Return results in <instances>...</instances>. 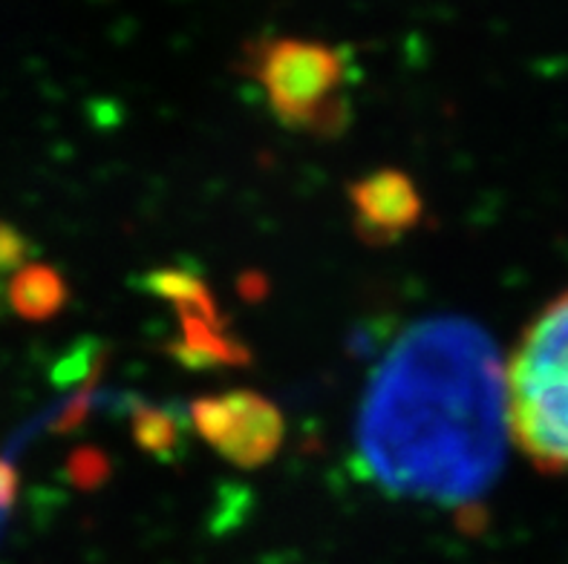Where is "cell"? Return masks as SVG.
Instances as JSON below:
<instances>
[{
  "label": "cell",
  "instance_id": "6",
  "mask_svg": "<svg viewBox=\"0 0 568 564\" xmlns=\"http://www.w3.org/2000/svg\"><path fill=\"white\" fill-rule=\"evenodd\" d=\"M7 300L14 315L23 320H50L67 302L64 277L52 265L27 263L9 279Z\"/></svg>",
  "mask_w": 568,
  "mask_h": 564
},
{
  "label": "cell",
  "instance_id": "4",
  "mask_svg": "<svg viewBox=\"0 0 568 564\" xmlns=\"http://www.w3.org/2000/svg\"><path fill=\"white\" fill-rule=\"evenodd\" d=\"M191 421L220 455L245 470L272 461L283 443V414L272 400L248 389L196 400Z\"/></svg>",
  "mask_w": 568,
  "mask_h": 564
},
{
  "label": "cell",
  "instance_id": "8",
  "mask_svg": "<svg viewBox=\"0 0 568 564\" xmlns=\"http://www.w3.org/2000/svg\"><path fill=\"white\" fill-rule=\"evenodd\" d=\"M136 435L148 450L162 452L168 443L173 441V429L168 427V421L162 414H139Z\"/></svg>",
  "mask_w": 568,
  "mask_h": 564
},
{
  "label": "cell",
  "instance_id": "2",
  "mask_svg": "<svg viewBox=\"0 0 568 564\" xmlns=\"http://www.w3.org/2000/svg\"><path fill=\"white\" fill-rule=\"evenodd\" d=\"M508 429L542 472L568 475V291L548 302L505 366Z\"/></svg>",
  "mask_w": 568,
  "mask_h": 564
},
{
  "label": "cell",
  "instance_id": "9",
  "mask_svg": "<svg viewBox=\"0 0 568 564\" xmlns=\"http://www.w3.org/2000/svg\"><path fill=\"white\" fill-rule=\"evenodd\" d=\"M14 495V472L12 466L0 461V504H9Z\"/></svg>",
  "mask_w": 568,
  "mask_h": 564
},
{
  "label": "cell",
  "instance_id": "5",
  "mask_svg": "<svg viewBox=\"0 0 568 564\" xmlns=\"http://www.w3.org/2000/svg\"><path fill=\"white\" fill-rule=\"evenodd\" d=\"M355 228L369 245L396 243L413 230L425 214L416 182L402 171H375L349 187Z\"/></svg>",
  "mask_w": 568,
  "mask_h": 564
},
{
  "label": "cell",
  "instance_id": "7",
  "mask_svg": "<svg viewBox=\"0 0 568 564\" xmlns=\"http://www.w3.org/2000/svg\"><path fill=\"white\" fill-rule=\"evenodd\" d=\"M29 245L23 234L7 222H0V274H14L27 265Z\"/></svg>",
  "mask_w": 568,
  "mask_h": 564
},
{
  "label": "cell",
  "instance_id": "1",
  "mask_svg": "<svg viewBox=\"0 0 568 564\" xmlns=\"http://www.w3.org/2000/svg\"><path fill=\"white\" fill-rule=\"evenodd\" d=\"M508 435L503 360L479 326L456 317L404 331L375 369L358 418L369 479L445 507L488 495Z\"/></svg>",
  "mask_w": 568,
  "mask_h": 564
},
{
  "label": "cell",
  "instance_id": "3",
  "mask_svg": "<svg viewBox=\"0 0 568 564\" xmlns=\"http://www.w3.org/2000/svg\"><path fill=\"white\" fill-rule=\"evenodd\" d=\"M248 75L263 86L272 113L286 127L338 136L349 122V61L338 47L303 38H272L248 50Z\"/></svg>",
  "mask_w": 568,
  "mask_h": 564
}]
</instances>
